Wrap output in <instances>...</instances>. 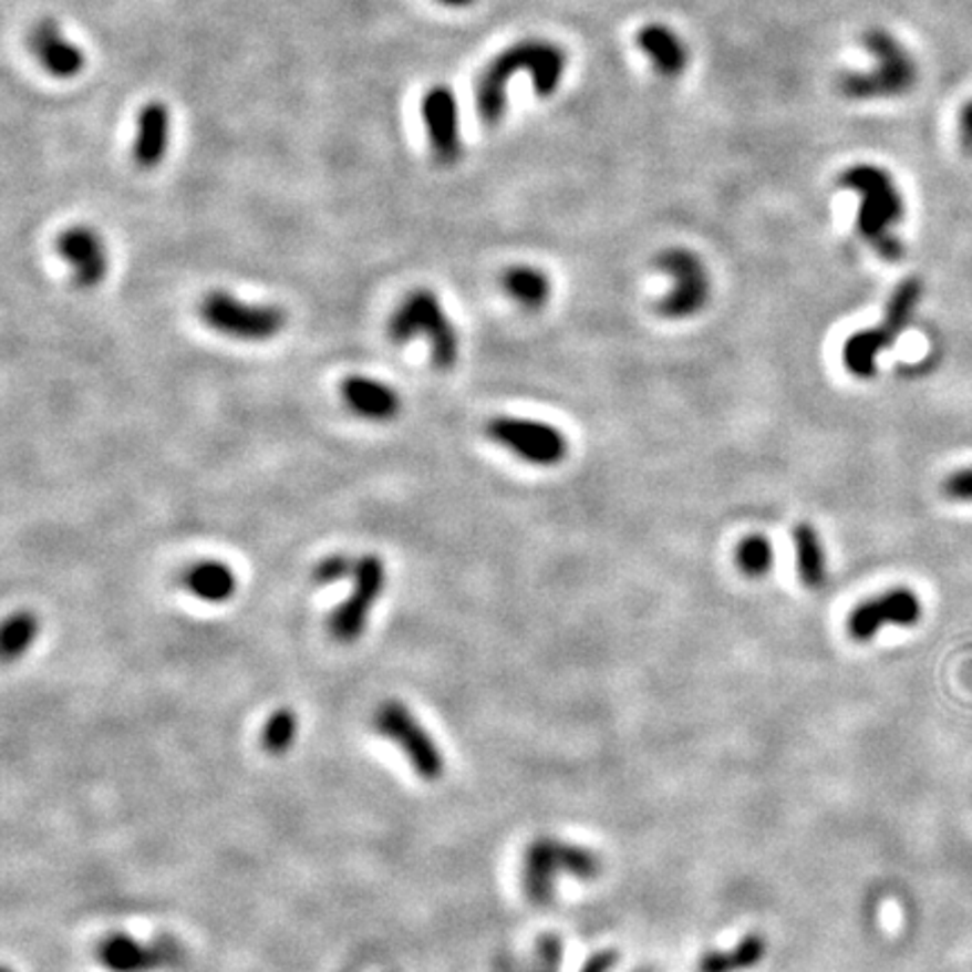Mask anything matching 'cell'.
Masks as SVG:
<instances>
[{
	"label": "cell",
	"mask_w": 972,
	"mask_h": 972,
	"mask_svg": "<svg viewBox=\"0 0 972 972\" xmlns=\"http://www.w3.org/2000/svg\"><path fill=\"white\" fill-rule=\"evenodd\" d=\"M568 54L561 45L545 39H525L482 68L475 82L477 115L486 126H496L507 113V86L509 82L527 73L531 77L538 97H551L563 82Z\"/></svg>",
	"instance_id": "1"
},
{
	"label": "cell",
	"mask_w": 972,
	"mask_h": 972,
	"mask_svg": "<svg viewBox=\"0 0 972 972\" xmlns=\"http://www.w3.org/2000/svg\"><path fill=\"white\" fill-rule=\"evenodd\" d=\"M838 185L860 196L858 235L869 241L882 259H900L902 244L891 230L906 217V200H902L891 174L882 167L860 163L845 169L838 176Z\"/></svg>",
	"instance_id": "2"
},
{
	"label": "cell",
	"mask_w": 972,
	"mask_h": 972,
	"mask_svg": "<svg viewBox=\"0 0 972 972\" xmlns=\"http://www.w3.org/2000/svg\"><path fill=\"white\" fill-rule=\"evenodd\" d=\"M862 45L873 56L869 71H845L838 77V91L847 100H887L910 93L917 84V63L896 37L887 30H867Z\"/></svg>",
	"instance_id": "3"
},
{
	"label": "cell",
	"mask_w": 972,
	"mask_h": 972,
	"mask_svg": "<svg viewBox=\"0 0 972 972\" xmlns=\"http://www.w3.org/2000/svg\"><path fill=\"white\" fill-rule=\"evenodd\" d=\"M416 335L428 340L433 368L437 372H451L455 368L459 359V335L431 289H416L405 296L387 320V338L394 344H407Z\"/></svg>",
	"instance_id": "4"
},
{
	"label": "cell",
	"mask_w": 972,
	"mask_h": 972,
	"mask_svg": "<svg viewBox=\"0 0 972 972\" xmlns=\"http://www.w3.org/2000/svg\"><path fill=\"white\" fill-rule=\"evenodd\" d=\"M599 873L601 858L592 849L557 838H538L523 858V891L531 906L547 908L557 896L561 876L592 880Z\"/></svg>",
	"instance_id": "5"
},
{
	"label": "cell",
	"mask_w": 972,
	"mask_h": 972,
	"mask_svg": "<svg viewBox=\"0 0 972 972\" xmlns=\"http://www.w3.org/2000/svg\"><path fill=\"white\" fill-rule=\"evenodd\" d=\"M921 298H923V282L917 280V277H910V280L900 282L885 307L882 322L871 327V329H862V331L854 333L845 342L842 363L854 376H858V379H873L876 376L878 356L885 350H889L893 340L908 329V324L914 318L917 307L921 304Z\"/></svg>",
	"instance_id": "6"
},
{
	"label": "cell",
	"mask_w": 972,
	"mask_h": 972,
	"mask_svg": "<svg viewBox=\"0 0 972 972\" xmlns=\"http://www.w3.org/2000/svg\"><path fill=\"white\" fill-rule=\"evenodd\" d=\"M198 316L213 331L244 342L272 340L287 329L289 322V316L282 307L244 302L219 289L203 296Z\"/></svg>",
	"instance_id": "7"
},
{
	"label": "cell",
	"mask_w": 972,
	"mask_h": 972,
	"mask_svg": "<svg viewBox=\"0 0 972 972\" xmlns=\"http://www.w3.org/2000/svg\"><path fill=\"white\" fill-rule=\"evenodd\" d=\"M374 730L399 745L414 775L424 782H440L446 763L437 741L401 701H385L374 714Z\"/></svg>",
	"instance_id": "8"
},
{
	"label": "cell",
	"mask_w": 972,
	"mask_h": 972,
	"mask_svg": "<svg viewBox=\"0 0 972 972\" xmlns=\"http://www.w3.org/2000/svg\"><path fill=\"white\" fill-rule=\"evenodd\" d=\"M655 268L673 280L671 293L658 302V313L682 320L701 313L712 298V280L703 259L689 248H666L655 257Z\"/></svg>",
	"instance_id": "9"
},
{
	"label": "cell",
	"mask_w": 972,
	"mask_h": 972,
	"mask_svg": "<svg viewBox=\"0 0 972 972\" xmlns=\"http://www.w3.org/2000/svg\"><path fill=\"white\" fill-rule=\"evenodd\" d=\"M486 437L534 466H557L568 457L566 435L551 424L498 414L484 426Z\"/></svg>",
	"instance_id": "10"
},
{
	"label": "cell",
	"mask_w": 972,
	"mask_h": 972,
	"mask_svg": "<svg viewBox=\"0 0 972 972\" xmlns=\"http://www.w3.org/2000/svg\"><path fill=\"white\" fill-rule=\"evenodd\" d=\"M352 579L354 586L350 597L333 610L329 619V631L340 644H352L363 638L372 608L385 590L387 575L383 559L376 554H365L356 561V572Z\"/></svg>",
	"instance_id": "11"
},
{
	"label": "cell",
	"mask_w": 972,
	"mask_h": 972,
	"mask_svg": "<svg viewBox=\"0 0 972 972\" xmlns=\"http://www.w3.org/2000/svg\"><path fill=\"white\" fill-rule=\"evenodd\" d=\"M97 961L108 972H158L178 968L185 961V948L169 934L141 943L128 934H108L95 948Z\"/></svg>",
	"instance_id": "12"
},
{
	"label": "cell",
	"mask_w": 972,
	"mask_h": 972,
	"mask_svg": "<svg viewBox=\"0 0 972 972\" xmlns=\"http://www.w3.org/2000/svg\"><path fill=\"white\" fill-rule=\"evenodd\" d=\"M921 614L923 603L914 590L891 588L856 606L849 614L847 629L856 642H869L885 627H914L921 621Z\"/></svg>",
	"instance_id": "13"
},
{
	"label": "cell",
	"mask_w": 972,
	"mask_h": 972,
	"mask_svg": "<svg viewBox=\"0 0 972 972\" xmlns=\"http://www.w3.org/2000/svg\"><path fill=\"white\" fill-rule=\"evenodd\" d=\"M54 248L71 268V280L80 291L97 289L108 275V252L95 228L71 226L59 232Z\"/></svg>",
	"instance_id": "14"
},
{
	"label": "cell",
	"mask_w": 972,
	"mask_h": 972,
	"mask_svg": "<svg viewBox=\"0 0 972 972\" xmlns=\"http://www.w3.org/2000/svg\"><path fill=\"white\" fill-rule=\"evenodd\" d=\"M422 117L426 124L431 154L444 167L462 158V133L457 97L448 86H433L422 102Z\"/></svg>",
	"instance_id": "15"
},
{
	"label": "cell",
	"mask_w": 972,
	"mask_h": 972,
	"mask_svg": "<svg viewBox=\"0 0 972 972\" xmlns=\"http://www.w3.org/2000/svg\"><path fill=\"white\" fill-rule=\"evenodd\" d=\"M28 45L39 63L56 80H73L86 65L84 50L77 43L68 41L59 23L52 19H41L32 25Z\"/></svg>",
	"instance_id": "16"
},
{
	"label": "cell",
	"mask_w": 972,
	"mask_h": 972,
	"mask_svg": "<svg viewBox=\"0 0 972 972\" xmlns=\"http://www.w3.org/2000/svg\"><path fill=\"white\" fill-rule=\"evenodd\" d=\"M340 396L347 407L368 422L387 424L396 420L401 412L399 392L392 385L370 376H361V374L347 376L340 383Z\"/></svg>",
	"instance_id": "17"
},
{
	"label": "cell",
	"mask_w": 972,
	"mask_h": 972,
	"mask_svg": "<svg viewBox=\"0 0 972 972\" xmlns=\"http://www.w3.org/2000/svg\"><path fill=\"white\" fill-rule=\"evenodd\" d=\"M172 135V115L167 104L149 102L137 115V133L133 143V161L135 165L149 172L156 169L169 149Z\"/></svg>",
	"instance_id": "18"
},
{
	"label": "cell",
	"mask_w": 972,
	"mask_h": 972,
	"mask_svg": "<svg viewBox=\"0 0 972 972\" xmlns=\"http://www.w3.org/2000/svg\"><path fill=\"white\" fill-rule=\"evenodd\" d=\"M638 48L664 80H678L689 65V45L669 25L651 23L638 32Z\"/></svg>",
	"instance_id": "19"
},
{
	"label": "cell",
	"mask_w": 972,
	"mask_h": 972,
	"mask_svg": "<svg viewBox=\"0 0 972 972\" xmlns=\"http://www.w3.org/2000/svg\"><path fill=\"white\" fill-rule=\"evenodd\" d=\"M180 586L205 603H226L237 592V575L221 561H198L180 575Z\"/></svg>",
	"instance_id": "20"
},
{
	"label": "cell",
	"mask_w": 972,
	"mask_h": 972,
	"mask_svg": "<svg viewBox=\"0 0 972 972\" xmlns=\"http://www.w3.org/2000/svg\"><path fill=\"white\" fill-rule=\"evenodd\" d=\"M500 285L503 291L525 311H540L551 296L549 277L540 268L527 263L509 266L503 272Z\"/></svg>",
	"instance_id": "21"
},
{
	"label": "cell",
	"mask_w": 972,
	"mask_h": 972,
	"mask_svg": "<svg viewBox=\"0 0 972 972\" xmlns=\"http://www.w3.org/2000/svg\"><path fill=\"white\" fill-rule=\"evenodd\" d=\"M768 943L761 934H747L730 950H710L701 957L696 972H747L766 959Z\"/></svg>",
	"instance_id": "22"
},
{
	"label": "cell",
	"mask_w": 972,
	"mask_h": 972,
	"mask_svg": "<svg viewBox=\"0 0 972 972\" xmlns=\"http://www.w3.org/2000/svg\"><path fill=\"white\" fill-rule=\"evenodd\" d=\"M793 542L797 554V572L806 588H821L826 581V554L821 538L810 523H799L793 529Z\"/></svg>",
	"instance_id": "23"
},
{
	"label": "cell",
	"mask_w": 972,
	"mask_h": 972,
	"mask_svg": "<svg viewBox=\"0 0 972 972\" xmlns=\"http://www.w3.org/2000/svg\"><path fill=\"white\" fill-rule=\"evenodd\" d=\"M39 629L41 623L34 612L17 610L14 614H10L3 623V635H0V655H3V662L10 664L23 658L37 642Z\"/></svg>",
	"instance_id": "24"
},
{
	"label": "cell",
	"mask_w": 972,
	"mask_h": 972,
	"mask_svg": "<svg viewBox=\"0 0 972 972\" xmlns=\"http://www.w3.org/2000/svg\"><path fill=\"white\" fill-rule=\"evenodd\" d=\"M736 568L749 579H763L775 566V549L768 536L747 534L734 549Z\"/></svg>",
	"instance_id": "25"
},
{
	"label": "cell",
	"mask_w": 972,
	"mask_h": 972,
	"mask_svg": "<svg viewBox=\"0 0 972 972\" xmlns=\"http://www.w3.org/2000/svg\"><path fill=\"white\" fill-rule=\"evenodd\" d=\"M298 716L293 710H277L268 716L263 730H261V747L272 754V756H282L287 754L298 738Z\"/></svg>",
	"instance_id": "26"
},
{
	"label": "cell",
	"mask_w": 972,
	"mask_h": 972,
	"mask_svg": "<svg viewBox=\"0 0 972 972\" xmlns=\"http://www.w3.org/2000/svg\"><path fill=\"white\" fill-rule=\"evenodd\" d=\"M356 572V561L347 554H329L316 568H313V583L316 586H333L344 579H352Z\"/></svg>",
	"instance_id": "27"
},
{
	"label": "cell",
	"mask_w": 972,
	"mask_h": 972,
	"mask_svg": "<svg viewBox=\"0 0 972 972\" xmlns=\"http://www.w3.org/2000/svg\"><path fill=\"white\" fill-rule=\"evenodd\" d=\"M563 941L557 934H542L536 943L534 963L529 972H561Z\"/></svg>",
	"instance_id": "28"
},
{
	"label": "cell",
	"mask_w": 972,
	"mask_h": 972,
	"mask_svg": "<svg viewBox=\"0 0 972 972\" xmlns=\"http://www.w3.org/2000/svg\"><path fill=\"white\" fill-rule=\"evenodd\" d=\"M941 492L948 500L972 503V466L950 473L941 486Z\"/></svg>",
	"instance_id": "29"
},
{
	"label": "cell",
	"mask_w": 972,
	"mask_h": 972,
	"mask_svg": "<svg viewBox=\"0 0 972 972\" xmlns=\"http://www.w3.org/2000/svg\"><path fill=\"white\" fill-rule=\"evenodd\" d=\"M617 963H619L617 950H599L583 963L581 972H612Z\"/></svg>",
	"instance_id": "30"
},
{
	"label": "cell",
	"mask_w": 972,
	"mask_h": 972,
	"mask_svg": "<svg viewBox=\"0 0 972 972\" xmlns=\"http://www.w3.org/2000/svg\"><path fill=\"white\" fill-rule=\"evenodd\" d=\"M440 3L446 8H468L475 3V0H440Z\"/></svg>",
	"instance_id": "31"
},
{
	"label": "cell",
	"mask_w": 972,
	"mask_h": 972,
	"mask_svg": "<svg viewBox=\"0 0 972 972\" xmlns=\"http://www.w3.org/2000/svg\"><path fill=\"white\" fill-rule=\"evenodd\" d=\"M6 972H12V970H10V968H6Z\"/></svg>",
	"instance_id": "32"
}]
</instances>
